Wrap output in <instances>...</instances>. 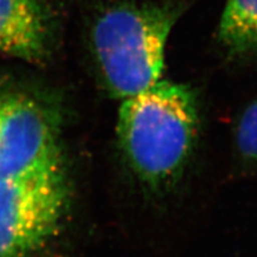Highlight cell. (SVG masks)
Segmentation results:
<instances>
[{
  "label": "cell",
  "mask_w": 257,
  "mask_h": 257,
  "mask_svg": "<svg viewBox=\"0 0 257 257\" xmlns=\"http://www.w3.org/2000/svg\"><path fill=\"white\" fill-rule=\"evenodd\" d=\"M236 146L240 159L257 167V99L240 115L236 130Z\"/></svg>",
  "instance_id": "7"
},
{
  "label": "cell",
  "mask_w": 257,
  "mask_h": 257,
  "mask_svg": "<svg viewBox=\"0 0 257 257\" xmlns=\"http://www.w3.org/2000/svg\"><path fill=\"white\" fill-rule=\"evenodd\" d=\"M56 167V113L38 93L0 76V180Z\"/></svg>",
  "instance_id": "4"
},
{
  "label": "cell",
  "mask_w": 257,
  "mask_h": 257,
  "mask_svg": "<svg viewBox=\"0 0 257 257\" xmlns=\"http://www.w3.org/2000/svg\"><path fill=\"white\" fill-rule=\"evenodd\" d=\"M180 15L172 4L124 0L101 10L89 29V49L105 87L128 98L160 80L167 40Z\"/></svg>",
  "instance_id": "1"
},
{
  "label": "cell",
  "mask_w": 257,
  "mask_h": 257,
  "mask_svg": "<svg viewBox=\"0 0 257 257\" xmlns=\"http://www.w3.org/2000/svg\"><path fill=\"white\" fill-rule=\"evenodd\" d=\"M68 202L62 167L0 180V257H32L55 236Z\"/></svg>",
  "instance_id": "3"
},
{
  "label": "cell",
  "mask_w": 257,
  "mask_h": 257,
  "mask_svg": "<svg viewBox=\"0 0 257 257\" xmlns=\"http://www.w3.org/2000/svg\"><path fill=\"white\" fill-rule=\"evenodd\" d=\"M218 38L231 56L257 57V0H226Z\"/></svg>",
  "instance_id": "6"
},
{
  "label": "cell",
  "mask_w": 257,
  "mask_h": 257,
  "mask_svg": "<svg viewBox=\"0 0 257 257\" xmlns=\"http://www.w3.org/2000/svg\"><path fill=\"white\" fill-rule=\"evenodd\" d=\"M53 19L47 0H0V54L29 63L50 56Z\"/></svg>",
  "instance_id": "5"
},
{
  "label": "cell",
  "mask_w": 257,
  "mask_h": 257,
  "mask_svg": "<svg viewBox=\"0 0 257 257\" xmlns=\"http://www.w3.org/2000/svg\"><path fill=\"white\" fill-rule=\"evenodd\" d=\"M198 125L197 102L184 85L159 81L123 99L117 133L136 175L150 185L169 181L187 160Z\"/></svg>",
  "instance_id": "2"
}]
</instances>
